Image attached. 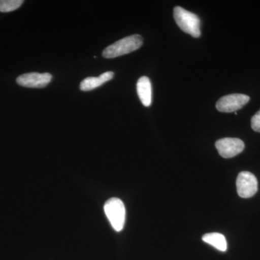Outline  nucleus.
Here are the masks:
<instances>
[{
    "label": "nucleus",
    "mask_w": 260,
    "mask_h": 260,
    "mask_svg": "<svg viewBox=\"0 0 260 260\" xmlns=\"http://www.w3.org/2000/svg\"><path fill=\"white\" fill-rule=\"evenodd\" d=\"M238 194L242 198H249L256 194L258 189L257 179L249 172L239 173L237 179Z\"/></svg>",
    "instance_id": "5"
},
{
    "label": "nucleus",
    "mask_w": 260,
    "mask_h": 260,
    "mask_svg": "<svg viewBox=\"0 0 260 260\" xmlns=\"http://www.w3.org/2000/svg\"><path fill=\"white\" fill-rule=\"evenodd\" d=\"M203 242L213 246L219 251H226L227 242L223 234L219 233H209L203 237Z\"/></svg>",
    "instance_id": "10"
},
{
    "label": "nucleus",
    "mask_w": 260,
    "mask_h": 260,
    "mask_svg": "<svg viewBox=\"0 0 260 260\" xmlns=\"http://www.w3.org/2000/svg\"><path fill=\"white\" fill-rule=\"evenodd\" d=\"M114 73L113 72H106L99 77H89L84 79L80 83V88L83 91H90L94 89L102 86L103 84L107 83L114 78Z\"/></svg>",
    "instance_id": "8"
},
{
    "label": "nucleus",
    "mask_w": 260,
    "mask_h": 260,
    "mask_svg": "<svg viewBox=\"0 0 260 260\" xmlns=\"http://www.w3.org/2000/svg\"><path fill=\"white\" fill-rule=\"evenodd\" d=\"M52 80V75L49 73H30L19 76L17 83L20 86L30 88H42L47 86Z\"/></svg>",
    "instance_id": "7"
},
{
    "label": "nucleus",
    "mask_w": 260,
    "mask_h": 260,
    "mask_svg": "<svg viewBox=\"0 0 260 260\" xmlns=\"http://www.w3.org/2000/svg\"><path fill=\"white\" fill-rule=\"evenodd\" d=\"M137 91L143 106L150 107L152 104V85L148 77L143 76L138 80Z\"/></svg>",
    "instance_id": "9"
},
{
    "label": "nucleus",
    "mask_w": 260,
    "mask_h": 260,
    "mask_svg": "<svg viewBox=\"0 0 260 260\" xmlns=\"http://www.w3.org/2000/svg\"><path fill=\"white\" fill-rule=\"evenodd\" d=\"M244 142L239 138H225L217 140L215 148L223 158H231L244 150Z\"/></svg>",
    "instance_id": "6"
},
{
    "label": "nucleus",
    "mask_w": 260,
    "mask_h": 260,
    "mask_svg": "<svg viewBox=\"0 0 260 260\" xmlns=\"http://www.w3.org/2000/svg\"><path fill=\"white\" fill-rule=\"evenodd\" d=\"M250 100V98L244 94H230L220 98L216 103V109L220 112H237L242 109Z\"/></svg>",
    "instance_id": "4"
},
{
    "label": "nucleus",
    "mask_w": 260,
    "mask_h": 260,
    "mask_svg": "<svg viewBox=\"0 0 260 260\" xmlns=\"http://www.w3.org/2000/svg\"><path fill=\"white\" fill-rule=\"evenodd\" d=\"M174 17L178 26L183 31L194 38L201 36L200 20L198 15L181 7H176L174 9Z\"/></svg>",
    "instance_id": "2"
},
{
    "label": "nucleus",
    "mask_w": 260,
    "mask_h": 260,
    "mask_svg": "<svg viewBox=\"0 0 260 260\" xmlns=\"http://www.w3.org/2000/svg\"><path fill=\"white\" fill-rule=\"evenodd\" d=\"M104 212L113 229L117 232L122 231L126 220V209L123 202L116 198L108 200L104 205Z\"/></svg>",
    "instance_id": "3"
},
{
    "label": "nucleus",
    "mask_w": 260,
    "mask_h": 260,
    "mask_svg": "<svg viewBox=\"0 0 260 260\" xmlns=\"http://www.w3.org/2000/svg\"><path fill=\"white\" fill-rule=\"evenodd\" d=\"M143 44V37L138 34L123 38L122 39L114 43L106 48L103 51L102 55L107 59L118 57L129 54L140 49Z\"/></svg>",
    "instance_id": "1"
},
{
    "label": "nucleus",
    "mask_w": 260,
    "mask_h": 260,
    "mask_svg": "<svg viewBox=\"0 0 260 260\" xmlns=\"http://www.w3.org/2000/svg\"><path fill=\"white\" fill-rule=\"evenodd\" d=\"M24 1L23 0H0V12L9 13L18 9Z\"/></svg>",
    "instance_id": "11"
},
{
    "label": "nucleus",
    "mask_w": 260,
    "mask_h": 260,
    "mask_svg": "<svg viewBox=\"0 0 260 260\" xmlns=\"http://www.w3.org/2000/svg\"><path fill=\"white\" fill-rule=\"evenodd\" d=\"M251 125L254 131L260 133V110L251 118Z\"/></svg>",
    "instance_id": "12"
}]
</instances>
